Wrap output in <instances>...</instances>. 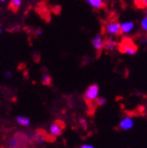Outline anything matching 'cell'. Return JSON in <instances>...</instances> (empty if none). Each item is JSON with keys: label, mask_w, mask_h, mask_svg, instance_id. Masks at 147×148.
<instances>
[{"label": "cell", "mask_w": 147, "mask_h": 148, "mask_svg": "<svg viewBox=\"0 0 147 148\" xmlns=\"http://www.w3.org/2000/svg\"><path fill=\"white\" fill-rule=\"evenodd\" d=\"M21 5L22 1H20V0H13V1H11V5L14 8H18V7L21 6Z\"/></svg>", "instance_id": "cell-15"}, {"label": "cell", "mask_w": 147, "mask_h": 148, "mask_svg": "<svg viewBox=\"0 0 147 148\" xmlns=\"http://www.w3.org/2000/svg\"><path fill=\"white\" fill-rule=\"evenodd\" d=\"M99 98V87L97 84H91L88 87L84 93V99L88 102H96Z\"/></svg>", "instance_id": "cell-3"}, {"label": "cell", "mask_w": 147, "mask_h": 148, "mask_svg": "<svg viewBox=\"0 0 147 148\" xmlns=\"http://www.w3.org/2000/svg\"><path fill=\"white\" fill-rule=\"evenodd\" d=\"M79 148H94V146L90 144H84L82 145L81 146H80Z\"/></svg>", "instance_id": "cell-18"}, {"label": "cell", "mask_w": 147, "mask_h": 148, "mask_svg": "<svg viewBox=\"0 0 147 148\" xmlns=\"http://www.w3.org/2000/svg\"><path fill=\"white\" fill-rule=\"evenodd\" d=\"M140 27L142 29V31L147 34V16H144L140 20Z\"/></svg>", "instance_id": "cell-11"}, {"label": "cell", "mask_w": 147, "mask_h": 148, "mask_svg": "<svg viewBox=\"0 0 147 148\" xmlns=\"http://www.w3.org/2000/svg\"><path fill=\"white\" fill-rule=\"evenodd\" d=\"M9 146L11 148H16L17 146V140L16 138H14V137L11 138L9 140Z\"/></svg>", "instance_id": "cell-16"}, {"label": "cell", "mask_w": 147, "mask_h": 148, "mask_svg": "<svg viewBox=\"0 0 147 148\" xmlns=\"http://www.w3.org/2000/svg\"><path fill=\"white\" fill-rule=\"evenodd\" d=\"M87 4L94 9H100L104 6V2L102 0H87Z\"/></svg>", "instance_id": "cell-9"}, {"label": "cell", "mask_w": 147, "mask_h": 148, "mask_svg": "<svg viewBox=\"0 0 147 148\" xmlns=\"http://www.w3.org/2000/svg\"><path fill=\"white\" fill-rule=\"evenodd\" d=\"M119 49L121 51V53L126 55L133 56L137 53V46L135 45V43L128 38H124L122 41V42L119 45Z\"/></svg>", "instance_id": "cell-2"}, {"label": "cell", "mask_w": 147, "mask_h": 148, "mask_svg": "<svg viewBox=\"0 0 147 148\" xmlns=\"http://www.w3.org/2000/svg\"><path fill=\"white\" fill-rule=\"evenodd\" d=\"M118 127L123 131H129L135 127V120L130 116H124L119 121Z\"/></svg>", "instance_id": "cell-4"}, {"label": "cell", "mask_w": 147, "mask_h": 148, "mask_svg": "<svg viewBox=\"0 0 147 148\" xmlns=\"http://www.w3.org/2000/svg\"><path fill=\"white\" fill-rule=\"evenodd\" d=\"M107 103V100H106V99L105 98H101V97H99L98 99H97V101H96V104L98 105V106H104L105 104Z\"/></svg>", "instance_id": "cell-14"}, {"label": "cell", "mask_w": 147, "mask_h": 148, "mask_svg": "<svg viewBox=\"0 0 147 148\" xmlns=\"http://www.w3.org/2000/svg\"><path fill=\"white\" fill-rule=\"evenodd\" d=\"M138 4L140 6L144 7V8H145V9L147 8V0H142V1H139Z\"/></svg>", "instance_id": "cell-17"}, {"label": "cell", "mask_w": 147, "mask_h": 148, "mask_svg": "<svg viewBox=\"0 0 147 148\" xmlns=\"http://www.w3.org/2000/svg\"><path fill=\"white\" fill-rule=\"evenodd\" d=\"M2 34V29L0 28V34Z\"/></svg>", "instance_id": "cell-23"}, {"label": "cell", "mask_w": 147, "mask_h": 148, "mask_svg": "<svg viewBox=\"0 0 147 148\" xmlns=\"http://www.w3.org/2000/svg\"><path fill=\"white\" fill-rule=\"evenodd\" d=\"M16 122L20 125H23V127H28L29 125L31 124L30 119L25 116H19L16 117Z\"/></svg>", "instance_id": "cell-10"}, {"label": "cell", "mask_w": 147, "mask_h": 148, "mask_svg": "<svg viewBox=\"0 0 147 148\" xmlns=\"http://www.w3.org/2000/svg\"><path fill=\"white\" fill-rule=\"evenodd\" d=\"M105 38L104 36L100 34H98L95 35L92 40H91V42H92V45L94 47L95 50L97 51H100L104 48V45H105Z\"/></svg>", "instance_id": "cell-6"}, {"label": "cell", "mask_w": 147, "mask_h": 148, "mask_svg": "<svg viewBox=\"0 0 147 148\" xmlns=\"http://www.w3.org/2000/svg\"><path fill=\"white\" fill-rule=\"evenodd\" d=\"M140 42H141V44H143V45H147V37H145V38H141Z\"/></svg>", "instance_id": "cell-19"}, {"label": "cell", "mask_w": 147, "mask_h": 148, "mask_svg": "<svg viewBox=\"0 0 147 148\" xmlns=\"http://www.w3.org/2000/svg\"><path fill=\"white\" fill-rule=\"evenodd\" d=\"M104 48L107 51H115L117 48V43H116V42L114 39H112V38H107V39L105 40Z\"/></svg>", "instance_id": "cell-8"}, {"label": "cell", "mask_w": 147, "mask_h": 148, "mask_svg": "<svg viewBox=\"0 0 147 148\" xmlns=\"http://www.w3.org/2000/svg\"><path fill=\"white\" fill-rule=\"evenodd\" d=\"M35 34H36V35H37V36H40V35H42V31L41 30V29H37V30H36V32H35Z\"/></svg>", "instance_id": "cell-20"}, {"label": "cell", "mask_w": 147, "mask_h": 148, "mask_svg": "<svg viewBox=\"0 0 147 148\" xmlns=\"http://www.w3.org/2000/svg\"><path fill=\"white\" fill-rule=\"evenodd\" d=\"M0 28H1V22H0Z\"/></svg>", "instance_id": "cell-24"}, {"label": "cell", "mask_w": 147, "mask_h": 148, "mask_svg": "<svg viewBox=\"0 0 147 148\" xmlns=\"http://www.w3.org/2000/svg\"><path fill=\"white\" fill-rule=\"evenodd\" d=\"M34 138H35V140L39 144H43V143H44V137H43L41 134H36Z\"/></svg>", "instance_id": "cell-13"}, {"label": "cell", "mask_w": 147, "mask_h": 148, "mask_svg": "<svg viewBox=\"0 0 147 148\" xmlns=\"http://www.w3.org/2000/svg\"><path fill=\"white\" fill-rule=\"evenodd\" d=\"M145 113L147 114V105H146V107H145Z\"/></svg>", "instance_id": "cell-22"}, {"label": "cell", "mask_w": 147, "mask_h": 148, "mask_svg": "<svg viewBox=\"0 0 147 148\" xmlns=\"http://www.w3.org/2000/svg\"><path fill=\"white\" fill-rule=\"evenodd\" d=\"M51 77L48 75V74H43L42 77V83L44 85H49L51 83Z\"/></svg>", "instance_id": "cell-12"}, {"label": "cell", "mask_w": 147, "mask_h": 148, "mask_svg": "<svg viewBox=\"0 0 147 148\" xmlns=\"http://www.w3.org/2000/svg\"><path fill=\"white\" fill-rule=\"evenodd\" d=\"M104 33L109 36V38H112L115 36H118L121 34L120 31V23L116 20H111L106 23L104 25Z\"/></svg>", "instance_id": "cell-1"}, {"label": "cell", "mask_w": 147, "mask_h": 148, "mask_svg": "<svg viewBox=\"0 0 147 148\" xmlns=\"http://www.w3.org/2000/svg\"><path fill=\"white\" fill-rule=\"evenodd\" d=\"M49 132L53 136H59L62 133V127L59 123H53L50 125Z\"/></svg>", "instance_id": "cell-7"}, {"label": "cell", "mask_w": 147, "mask_h": 148, "mask_svg": "<svg viewBox=\"0 0 147 148\" xmlns=\"http://www.w3.org/2000/svg\"><path fill=\"white\" fill-rule=\"evenodd\" d=\"M5 76L6 78H10V77L12 76V73H11L10 71H5Z\"/></svg>", "instance_id": "cell-21"}, {"label": "cell", "mask_w": 147, "mask_h": 148, "mask_svg": "<svg viewBox=\"0 0 147 148\" xmlns=\"http://www.w3.org/2000/svg\"><path fill=\"white\" fill-rule=\"evenodd\" d=\"M135 28V22L131 21V20H126V21H124L122 23H120V31H121V34L124 35L131 34L134 32Z\"/></svg>", "instance_id": "cell-5"}]
</instances>
